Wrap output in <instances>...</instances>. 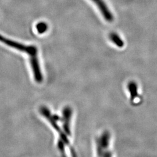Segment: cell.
<instances>
[{"instance_id": "1", "label": "cell", "mask_w": 157, "mask_h": 157, "mask_svg": "<svg viewBox=\"0 0 157 157\" xmlns=\"http://www.w3.org/2000/svg\"><path fill=\"white\" fill-rule=\"evenodd\" d=\"M0 43L15 50L26 54L29 59V63L33 74L34 79L40 82L43 80V76L40 63L39 50L37 48L32 45H26L17 41L10 39L0 34Z\"/></svg>"}, {"instance_id": "2", "label": "cell", "mask_w": 157, "mask_h": 157, "mask_svg": "<svg viewBox=\"0 0 157 157\" xmlns=\"http://www.w3.org/2000/svg\"><path fill=\"white\" fill-rule=\"evenodd\" d=\"M101 11L102 15L108 22H111L113 20V16L105 3L103 0H92Z\"/></svg>"}, {"instance_id": "3", "label": "cell", "mask_w": 157, "mask_h": 157, "mask_svg": "<svg viewBox=\"0 0 157 157\" xmlns=\"http://www.w3.org/2000/svg\"><path fill=\"white\" fill-rule=\"evenodd\" d=\"M109 37H110V39L112 41V42L113 43H115L118 47H122L124 46V42L121 40V39L118 36V34L114 33H112L110 34Z\"/></svg>"}, {"instance_id": "4", "label": "cell", "mask_w": 157, "mask_h": 157, "mask_svg": "<svg viewBox=\"0 0 157 157\" xmlns=\"http://www.w3.org/2000/svg\"><path fill=\"white\" fill-rule=\"evenodd\" d=\"M47 28V25H45V23H43V24L40 23L39 25L37 28V30L39 32V33H43L45 32Z\"/></svg>"}]
</instances>
